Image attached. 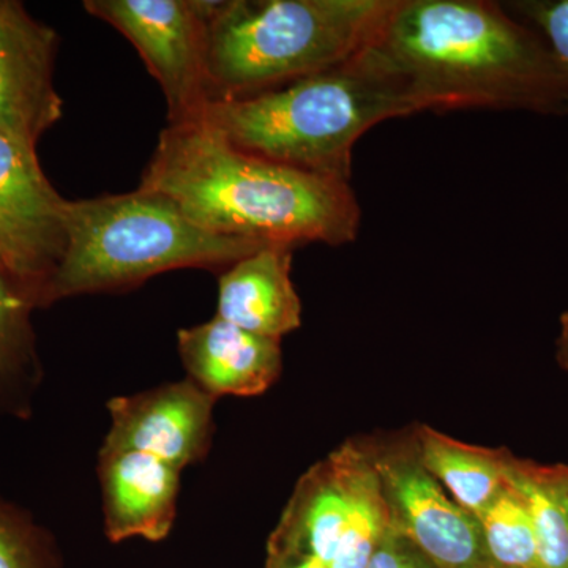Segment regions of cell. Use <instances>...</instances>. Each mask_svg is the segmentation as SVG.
I'll list each match as a JSON object with an SVG mask.
<instances>
[{"label": "cell", "mask_w": 568, "mask_h": 568, "mask_svg": "<svg viewBox=\"0 0 568 568\" xmlns=\"http://www.w3.org/2000/svg\"><path fill=\"white\" fill-rule=\"evenodd\" d=\"M417 111L568 114V70L544 37L487 0H394L364 48Z\"/></svg>", "instance_id": "obj_1"}, {"label": "cell", "mask_w": 568, "mask_h": 568, "mask_svg": "<svg viewBox=\"0 0 568 568\" xmlns=\"http://www.w3.org/2000/svg\"><path fill=\"white\" fill-rule=\"evenodd\" d=\"M140 189L170 197L205 231L265 244L342 246L361 227L351 182L239 151L201 121L168 123Z\"/></svg>", "instance_id": "obj_2"}, {"label": "cell", "mask_w": 568, "mask_h": 568, "mask_svg": "<svg viewBox=\"0 0 568 568\" xmlns=\"http://www.w3.org/2000/svg\"><path fill=\"white\" fill-rule=\"evenodd\" d=\"M416 112L399 82L362 50L282 88L209 103L197 121L239 151L351 182L357 141L377 123Z\"/></svg>", "instance_id": "obj_3"}, {"label": "cell", "mask_w": 568, "mask_h": 568, "mask_svg": "<svg viewBox=\"0 0 568 568\" xmlns=\"http://www.w3.org/2000/svg\"><path fill=\"white\" fill-rule=\"evenodd\" d=\"M394 0H209V103L244 99L349 61Z\"/></svg>", "instance_id": "obj_4"}, {"label": "cell", "mask_w": 568, "mask_h": 568, "mask_svg": "<svg viewBox=\"0 0 568 568\" xmlns=\"http://www.w3.org/2000/svg\"><path fill=\"white\" fill-rule=\"evenodd\" d=\"M67 248L40 306L134 286L183 267H230L265 242L205 231L170 197L138 189L67 204Z\"/></svg>", "instance_id": "obj_5"}, {"label": "cell", "mask_w": 568, "mask_h": 568, "mask_svg": "<svg viewBox=\"0 0 568 568\" xmlns=\"http://www.w3.org/2000/svg\"><path fill=\"white\" fill-rule=\"evenodd\" d=\"M84 9L132 41L162 88L170 125L201 118L209 0H88Z\"/></svg>", "instance_id": "obj_6"}, {"label": "cell", "mask_w": 568, "mask_h": 568, "mask_svg": "<svg viewBox=\"0 0 568 568\" xmlns=\"http://www.w3.org/2000/svg\"><path fill=\"white\" fill-rule=\"evenodd\" d=\"M390 517L437 568H496L477 518L458 506L426 473L413 436L394 444H369Z\"/></svg>", "instance_id": "obj_7"}, {"label": "cell", "mask_w": 568, "mask_h": 568, "mask_svg": "<svg viewBox=\"0 0 568 568\" xmlns=\"http://www.w3.org/2000/svg\"><path fill=\"white\" fill-rule=\"evenodd\" d=\"M67 204L31 153L0 134V257L40 306L67 248Z\"/></svg>", "instance_id": "obj_8"}, {"label": "cell", "mask_w": 568, "mask_h": 568, "mask_svg": "<svg viewBox=\"0 0 568 568\" xmlns=\"http://www.w3.org/2000/svg\"><path fill=\"white\" fill-rule=\"evenodd\" d=\"M58 33L14 0H0V134L37 153L39 141L61 121L54 88Z\"/></svg>", "instance_id": "obj_9"}, {"label": "cell", "mask_w": 568, "mask_h": 568, "mask_svg": "<svg viewBox=\"0 0 568 568\" xmlns=\"http://www.w3.org/2000/svg\"><path fill=\"white\" fill-rule=\"evenodd\" d=\"M215 398L192 379L111 399L108 450H134L182 470L207 452Z\"/></svg>", "instance_id": "obj_10"}, {"label": "cell", "mask_w": 568, "mask_h": 568, "mask_svg": "<svg viewBox=\"0 0 568 568\" xmlns=\"http://www.w3.org/2000/svg\"><path fill=\"white\" fill-rule=\"evenodd\" d=\"M179 353L193 383L213 398L264 394L282 373L280 339L219 316L179 332Z\"/></svg>", "instance_id": "obj_11"}, {"label": "cell", "mask_w": 568, "mask_h": 568, "mask_svg": "<svg viewBox=\"0 0 568 568\" xmlns=\"http://www.w3.org/2000/svg\"><path fill=\"white\" fill-rule=\"evenodd\" d=\"M181 470L134 450L100 452L104 525L111 541H160L173 528Z\"/></svg>", "instance_id": "obj_12"}, {"label": "cell", "mask_w": 568, "mask_h": 568, "mask_svg": "<svg viewBox=\"0 0 568 568\" xmlns=\"http://www.w3.org/2000/svg\"><path fill=\"white\" fill-rule=\"evenodd\" d=\"M294 246L265 245L220 276L219 317L252 334L282 339L302 324L291 267Z\"/></svg>", "instance_id": "obj_13"}, {"label": "cell", "mask_w": 568, "mask_h": 568, "mask_svg": "<svg viewBox=\"0 0 568 568\" xmlns=\"http://www.w3.org/2000/svg\"><path fill=\"white\" fill-rule=\"evenodd\" d=\"M346 511L345 454L339 447L298 481L268 540V559L315 558L331 568Z\"/></svg>", "instance_id": "obj_14"}, {"label": "cell", "mask_w": 568, "mask_h": 568, "mask_svg": "<svg viewBox=\"0 0 568 568\" xmlns=\"http://www.w3.org/2000/svg\"><path fill=\"white\" fill-rule=\"evenodd\" d=\"M413 439L426 473L474 517L506 487L507 448L473 446L426 425L417 426Z\"/></svg>", "instance_id": "obj_15"}, {"label": "cell", "mask_w": 568, "mask_h": 568, "mask_svg": "<svg viewBox=\"0 0 568 568\" xmlns=\"http://www.w3.org/2000/svg\"><path fill=\"white\" fill-rule=\"evenodd\" d=\"M342 448L346 465L347 511L331 568H366L390 528V517L369 444L362 446L351 440Z\"/></svg>", "instance_id": "obj_16"}, {"label": "cell", "mask_w": 568, "mask_h": 568, "mask_svg": "<svg viewBox=\"0 0 568 568\" xmlns=\"http://www.w3.org/2000/svg\"><path fill=\"white\" fill-rule=\"evenodd\" d=\"M507 481L528 506L541 568H568V465H540L511 454Z\"/></svg>", "instance_id": "obj_17"}, {"label": "cell", "mask_w": 568, "mask_h": 568, "mask_svg": "<svg viewBox=\"0 0 568 568\" xmlns=\"http://www.w3.org/2000/svg\"><path fill=\"white\" fill-rule=\"evenodd\" d=\"M476 518L493 566L541 568L536 530L528 506L508 481L495 500Z\"/></svg>", "instance_id": "obj_18"}, {"label": "cell", "mask_w": 568, "mask_h": 568, "mask_svg": "<svg viewBox=\"0 0 568 568\" xmlns=\"http://www.w3.org/2000/svg\"><path fill=\"white\" fill-rule=\"evenodd\" d=\"M33 308L32 295L0 268V390L28 375L36 364Z\"/></svg>", "instance_id": "obj_19"}, {"label": "cell", "mask_w": 568, "mask_h": 568, "mask_svg": "<svg viewBox=\"0 0 568 568\" xmlns=\"http://www.w3.org/2000/svg\"><path fill=\"white\" fill-rule=\"evenodd\" d=\"M0 568H58L44 534L3 500H0Z\"/></svg>", "instance_id": "obj_20"}, {"label": "cell", "mask_w": 568, "mask_h": 568, "mask_svg": "<svg viewBox=\"0 0 568 568\" xmlns=\"http://www.w3.org/2000/svg\"><path fill=\"white\" fill-rule=\"evenodd\" d=\"M507 9L536 29L568 70V0H523Z\"/></svg>", "instance_id": "obj_21"}, {"label": "cell", "mask_w": 568, "mask_h": 568, "mask_svg": "<svg viewBox=\"0 0 568 568\" xmlns=\"http://www.w3.org/2000/svg\"><path fill=\"white\" fill-rule=\"evenodd\" d=\"M366 568H437L413 540L388 528Z\"/></svg>", "instance_id": "obj_22"}, {"label": "cell", "mask_w": 568, "mask_h": 568, "mask_svg": "<svg viewBox=\"0 0 568 568\" xmlns=\"http://www.w3.org/2000/svg\"><path fill=\"white\" fill-rule=\"evenodd\" d=\"M556 362L568 372V310L559 317V334L556 338Z\"/></svg>", "instance_id": "obj_23"}, {"label": "cell", "mask_w": 568, "mask_h": 568, "mask_svg": "<svg viewBox=\"0 0 568 568\" xmlns=\"http://www.w3.org/2000/svg\"><path fill=\"white\" fill-rule=\"evenodd\" d=\"M265 568H328V566L315 558H293L267 559V567Z\"/></svg>", "instance_id": "obj_24"}, {"label": "cell", "mask_w": 568, "mask_h": 568, "mask_svg": "<svg viewBox=\"0 0 568 568\" xmlns=\"http://www.w3.org/2000/svg\"><path fill=\"white\" fill-rule=\"evenodd\" d=\"M0 268H2V271H6V267H3L2 257H0ZM7 274H9V272H7Z\"/></svg>", "instance_id": "obj_25"}]
</instances>
